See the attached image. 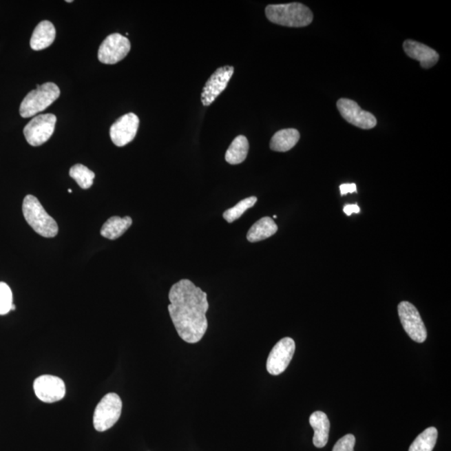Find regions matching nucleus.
<instances>
[{
    "mask_svg": "<svg viewBox=\"0 0 451 451\" xmlns=\"http://www.w3.org/2000/svg\"><path fill=\"white\" fill-rule=\"evenodd\" d=\"M438 431L434 427H430L419 434L412 443L409 451H432L437 444Z\"/></svg>",
    "mask_w": 451,
    "mask_h": 451,
    "instance_id": "21",
    "label": "nucleus"
},
{
    "mask_svg": "<svg viewBox=\"0 0 451 451\" xmlns=\"http://www.w3.org/2000/svg\"><path fill=\"white\" fill-rule=\"evenodd\" d=\"M309 423L315 430L313 438V445L317 448H323L327 445L329 430H331V423L326 414L322 411L313 412L309 418Z\"/></svg>",
    "mask_w": 451,
    "mask_h": 451,
    "instance_id": "15",
    "label": "nucleus"
},
{
    "mask_svg": "<svg viewBox=\"0 0 451 451\" xmlns=\"http://www.w3.org/2000/svg\"><path fill=\"white\" fill-rule=\"evenodd\" d=\"M355 441V435L350 434L344 435L337 441L333 451H354Z\"/></svg>",
    "mask_w": 451,
    "mask_h": 451,
    "instance_id": "25",
    "label": "nucleus"
},
{
    "mask_svg": "<svg viewBox=\"0 0 451 451\" xmlns=\"http://www.w3.org/2000/svg\"><path fill=\"white\" fill-rule=\"evenodd\" d=\"M295 352V342L286 337L278 341L266 360V370L272 375H280L289 366Z\"/></svg>",
    "mask_w": 451,
    "mask_h": 451,
    "instance_id": "9",
    "label": "nucleus"
},
{
    "mask_svg": "<svg viewBox=\"0 0 451 451\" xmlns=\"http://www.w3.org/2000/svg\"><path fill=\"white\" fill-rule=\"evenodd\" d=\"M13 305V294L9 285L0 282V315H6L11 311Z\"/></svg>",
    "mask_w": 451,
    "mask_h": 451,
    "instance_id": "24",
    "label": "nucleus"
},
{
    "mask_svg": "<svg viewBox=\"0 0 451 451\" xmlns=\"http://www.w3.org/2000/svg\"><path fill=\"white\" fill-rule=\"evenodd\" d=\"M132 225V219L130 217H112L109 218L102 226L101 234L102 237L116 240L130 229Z\"/></svg>",
    "mask_w": 451,
    "mask_h": 451,
    "instance_id": "18",
    "label": "nucleus"
},
{
    "mask_svg": "<svg viewBox=\"0 0 451 451\" xmlns=\"http://www.w3.org/2000/svg\"><path fill=\"white\" fill-rule=\"evenodd\" d=\"M341 195L344 196L348 193H354V192H356L357 188L356 185L355 183H351V184H342L339 187Z\"/></svg>",
    "mask_w": 451,
    "mask_h": 451,
    "instance_id": "26",
    "label": "nucleus"
},
{
    "mask_svg": "<svg viewBox=\"0 0 451 451\" xmlns=\"http://www.w3.org/2000/svg\"><path fill=\"white\" fill-rule=\"evenodd\" d=\"M233 73V66L226 65L218 68L211 74L202 89L201 99L204 107H209L213 104L215 100L224 92Z\"/></svg>",
    "mask_w": 451,
    "mask_h": 451,
    "instance_id": "11",
    "label": "nucleus"
},
{
    "mask_svg": "<svg viewBox=\"0 0 451 451\" xmlns=\"http://www.w3.org/2000/svg\"><path fill=\"white\" fill-rule=\"evenodd\" d=\"M207 294L190 280L176 282L170 289L168 311L180 339L196 344L203 338L209 324Z\"/></svg>",
    "mask_w": 451,
    "mask_h": 451,
    "instance_id": "1",
    "label": "nucleus"
},
{
    "mask_svg": "<svg viewBox=\"0 0 451 451\" xmlns=\"http://www.w3.org/2000/svg\"><path fill=\"white\" fill-rule=\"evenodd\" d=\"M337 107L344 119L355 127L363 130H370L377 125L375 116L370 112L361 109L355 101L343 98L337 102Z\"/></svg>",
    "mask_w": 451,
    "mask_h": 451,
    "instance_id": "10",
    "label": "nucleus"
},
{
    "mask_svg": "<svg viewBox=\"0 0 451 451\" xmlns=\"http://www.w3.org/2000/svg\"><path fill=\"white\" fill-rule=\"evenodd\" d=\"M68 191H69V193H72V189H69Z\"/></svg>",
    "mask_w": 451,
    "mask_h": 451,
    "instance_id": "29",
    "label": "nucleus"
},
{
    "mask_svg": "<svg viewBox=\"0 0 451 451\" xmlns=\"http://www.w3.org/2000/svg\"><path fill=\"white\" fill-rule=\"evenodd\" d=\"M23 214L35 233L44 238H54L58 234L57 222L46 213L39 200L32 195L26 196L23 202Z\"/></svg>",
    "mask_w": 451,
    "mask_h": 451,
    "instance_id": "3",
    "label": "nucleus"
},
{
    "mask_svg": "<svg viewBox=\"0 0 451 451\" xmlns=\"http://www.w3.org/2000/svg\"><path fill=\"white\" fill-rule=\"evenodd\" d=\"M123 410V401L120 396L109 393L102 398L94 412L93 423L99 432L111 429L119 421Z\"/></svg>",
    "mask_w": 451,
    "mask_h": 451,
    "instance_id": "5",
    "label": "nucleus"
},
{
    "mask_svg": "<svg viewBox=\"0 0 451 451\" xmlns=\"http://www.w3.org/2000/svg\"><path fill=\"white\" fill-rule=\"evenodd\" d=\"M300 139L299 131L296 129H284L273 135L270 141L271 150L278 152H286L296 146Z\"/></svg>",
    "mask_w": 451,
    "mask_h": 451,
    "instance_id": "17",
    "label": "nucleus"
},
{
    "mask_svg": "<svg viewBox=\"0 0 451 451\" xmlns=\"http://www.w3.org/2000/svg\"><path fill=\"white\" fill-rule=\"evenodd\" d=\"M70 178L77 182L82 189H89L93 185L95 174L82 164L74 165L70 170Z\"/></svg>",
    "mask_w": 451,
    "mask_h": 451,
    "instance_id": "22",
    "label": "nucleus"
},
{
    "mask_svg": "<svg viewBox=\"0 0 451 451\" xmlns=\"http://www.w3.org/2000/svg\"><path fill=\"white\" fill-rule=\"evenodd\" d=\"M56 31L52 23L41 21L34 29L30 40V47L34 50L48 48L56 40Z\"/></svg>",
    "mask_w": 451,
    "mask_h": 451,
    "instance_id": "16",
    "label": "nucleus"
},
{
    "mask_svg": "<svg viewBox=\"0 0 451 451\" xmlns=\"http://www.w3.org/2000/svg\"><path fill=\"white\" fill-rule=\"evenodd\" d=\"M60 95V88L52 82L37 85V88L31 90L22 101L19 113L23 118L33 117L48 108Z\"/></svg>",
    "mask_w": 451,
    "mask_h": 451,
    "instance_id": "4",
    "label": "nucleus"
},
{
    "mask_svg": "<svg viewBox=\"0 0 451 451\" xmlns=\"http://www.w3.org/2000/svg\"><path fill=\"white\" fill-rule=\"evenodd\" d=\"M399 319L403 329L412 340L423 343L427 338V331L418 309L410 302L403 301L398 306Z\"/></svg>",
    "mask_w": 451,
    "mask_h": 451,
    "instance_id": "7",
    "label": "nucleus"
},
{
    "mask_svg": "<svg viewBox=\"0 0 451 451\" xmlns=\"http://www.w3.org/2000/svg\"><path fill=\"white\" fill-rule=\"evenodd\" d=\"M258 201L256 197H250L239 202L236 206L227 209L223 213V218L227 222L231 223L238 220L242 217V215L251 207H253Z\"/></svg>",
    "mask_w": 451,
    "mask_h": 451,
    "instance_id": "23",
    "label": "nucleus"
},
{
    "mask_svg": "<svg viewBox=\"0 0 451 451\" xmlns=\"http://www.w3.org/2000/svg\"><path fill=\"white\" fill-rule=\"evenodd\" d=\"M403 48L407 56L421 63V66L423 69L433 67L440 59L437 51L415 41H406L403 42Z\"/></svg>",
    "mask_w": 451,
    "mask_h": 451,
    "instance_id": "14",
    "label": "nucleus"
},
{
    "mask_svg": "<svg viewBox=\"0 0 451 451\" xmlns=\"http://www.w3.org/2000/svg\"><path fill=\"white\" fill-rule=\"evenodd\" d=\"M140 124L139 117L134 113H128L120 117L109 129L113 143L116 147H125L134 140Z\"/></svg>",
    "mask_w": 451,
    "mask_h": 451,
    "instance_id": "13",
    "label": "nucleus"
},
{
    "mask_svg": "<svg viewBox=\"0 0 451 451\" xmlns=\"http://www.w3.org/2000/svg\"><path fill=\"white\" fill-rule=\"evenodd\" d=\"M34 390L39 399L45 403L61 401L65 395V384L54 375H42L34 380Z\"/></svg>",
    "mask_w": 451,
    "mask_h": 451,
    "instance_id": "12",
    "label": "nucleus"
},
{
    "mask_svg": "<svg viewBox=\"0 0 451 451\" xmlns=\"http://www.w3.org/2000/svg\"><path fill=\"white\" fill-rule=\"evenodd\" d=\"M277 231V226L273 218L265 217L255 222L249 231L247 238L251 242H257L272 237Z\"/></svg>",
    "mask_w": 451,
    "mask_h": 451,
    "instance_id": "19",
    "label": "nucleus"
},
{
    "mask_svg": "<svg viewBox=\"0 0 451 451\" xmlns=\"http://www.w3.org/2000/svg\"><path fill=\"white\" fill-rule=\"evenodd\" d=\"M344 211L347 216H351L353 213H359L360 209L356 204H351V205L345 206L344 207Z\"/></svg>",
    "mask_w": 451,
    "mask_h": 451,
    "instance_id": "27",
    "label": "nucleus"
},
{
    "mask_svg": "<svg viewBox=\"0 0 451 451\" xmlns=\"http://www.w3.org/2000/svg\"><path fill=\"white\" fill-rule=\"evenodd\" d=\"M65 2H67V3H72L73 1H72V0H67V1H65Z\"/></svg>",
    "mask_w": 451,
    "mask_h": 451,
    "instance_id": "28",
    "label": "nucleus"
},
{
    "mask_svg": "<svg viewBox=\"0 0 451 451\" xmlns=\"http://www.w3.org/2000/svg\"><path fill=\"white\" fill-rule=\"evenodd\" d=\"M249 151V143L244 136H238L231 143L225 155L227 162L231 165L240 164L247 158Z\"/></svg>",
    "mask_w": 451,
    "mask_h": 451,
    "instance_id": "20",
    "label": "nucleus"
},
{
    "mask_svg": "<svg viewBox=\"0 0 451 451\" xmlns=\"http://www.w3.org/2000/svg\"><path fill=\"white\" fill-rule=\"evenodd\" d=\"M131 50V42L118 33L109 34L102 42L98 52V59L107 65H115L123 61Z\"/></svg>",
    "mask_w": 451,
    "mask_h": 451,
    "instance_id": "8",
    "label": "nucleus"
},
{
    "mask_svg": "<svg viewBox=\"0 0 451 451\" xmlns=\"http://www.w3.org/2000/svg\"><path fill=\"white\" fill-rule=\"evenodd\" d=\"M56 116L44 114L34 117L23 128V135L30 146L39 147L46 143L53 135L56 128Z\"/></svg>",
    "mask_w": 451,
    "mask_h": 451,
    "instance_id": "6",
    "label": "nucleus"
},
{
    "mask_svg": "<svg viewBox=\"0 0 451 451\" xmlns=\"http://www.w3.org/2000/svg\"><path fill=\"white\" fill-rule=\"evenodd\" d=\"M265 14L269 21L294 28L308 26L313 19L311 9L300 3L270 5L266 7Z\"/></svg>",
    "mask_w": 451,
    "mask_h": 451,
    "instance_id": "2",
    "label": "nucleus"
}]
</instances>
